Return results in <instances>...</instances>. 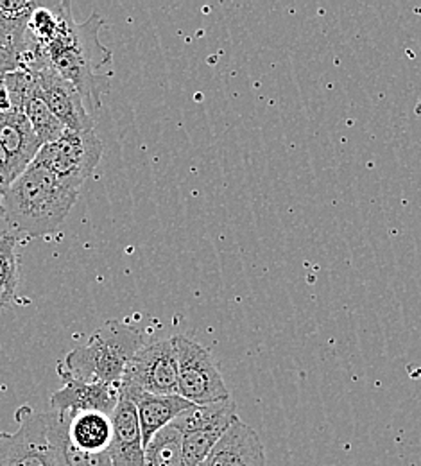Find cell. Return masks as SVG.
<instances>
[{
	"mask_svg": "<svg viewBox=\"0 0 421 466\" xmlns=\"http://www.w3.org/2000/svg\"><path fill=\"white\" fill-rule=\"evenodd\" d=\"M105 25L101 15L77 24L72 18L70 4L63 5V18L58 36L47 47H40L44 56L81 94L85 105L94 110L101 108V96L108 90L112 74L101 72L114 61V53L99 40V31Z\"/></svg>",
	"mask_w": 421,
	"mask_h": 466,
	"instance_id": "obj_1",
	"label": "cell"
},
{
	"mask_svg": "<svg viewBox=\"0 0 421 466\" xmlns=\"http://www.w3.org/2000/svg\"><path fill=\"white\" fill-rule=\"evenodd\" d=\"M79 196L47 169L31 164L4 192V221L11 235L38 238L56 232Z\"/></svg>",
	"mask_w": 421,
	"mask_h": 466,
	"instance_id": "obj_2",
	"label": "cell"
},
{
	"mask_svg": "<svg viewBox=\"0 0 421 466\" xmlns=\"http://www.w3.org/2000/svg\"><path fill=\"white\" fill-rule=\"evenodd\" d=\"M145 345V334L121 319H108L90 339L66 353L58 364L63 379L121 384L133 355Z\"/></svg>",
	"mask_w": 421,
	"mask_h": 466,
	"instance_id": "obj_3",
	"label": "cell"
},
{
	"mask_svg": "<svg viewBox=\"0 0 421 466\" xmlns=\"http://www.w3.org/2000/svg\"><path fill=\"white\" fill-rule=\"evenodd\" d=\"M178 359V395L190 404L205 406L232 399L230 390L208 349L186 336L171 338Z\"/></svg>",
	"mask_w": 421,
	"mask_h": 466,
	"instance_id": "obj_4",
	"label": "cell"
},
{
	"mask_svg": "<svg viewBox=\"0 0 421 466\" xmlns=\"http://www.w3.org/2000/svg\"><path fill=\"white\" fill-rule=\"evenodd\" d=\"M103 157V142L95 129L86 133L66 131L60 140L47 144L35 158V166L47 169L72 188L81 185L94 175Z\"/></svg>",
	"mask_w": 421,
	"mask_h": 466,
	"instance_id": "obj_5",
	"label": "cell"
},
{
	"mask_svg": "<svg viewBox=\"0 0 421 466\" xmlns=\"http://www.w3.org/2000/svg\"><path fill=\"white\" fill-rule=\"evenodd\" d=\"M25 72L33 76L36 86L51 108V112L58 116L61 124L70 133H86L94 131V118L86 110V105L81 94L63 79L55 70V66L44 56L42 49L36 47L33 58L29 59L24 66Z\"/></svg>",
	"mask_w": 421,
	"mask_h": 466,
	"instance_id": "obj_6",
	"label": "cell"
},
{
	"mask_svg": "<svg viewBox=\"0 0 421 466\" xmlns=\"http://www.w3.org/2000/svg\"><path fill=\"white\" fill-rule=\"evenodd\" d=\"M122 388L153 395H178V359L173 339L145 343L127 362Z\"/></svg>",
	"mask_w": 421,
	"mask_h": 466,
	"instance_id": "obj_7",
	"label": "cell"
},
{
	"mask_svg": "<svg viewBox=\"0 0 421 466\" xmlns=\"http://www.w3.org/2000/svg\"><path fill=\"white\" fill-rule=\"evenodd\" d=\"M18 431L0 432V466H58L44 412L22 406L15 414Z\"/></svg>",
	"mask_w": 421,
	"mask_h": 466,
	"instance_id": "obj_8",
	"label": "cell"
},
{
	"mask_svg": "<svg viewBox=\"0 0 421 466\" xmlns=\"http://www.w3.org/2000/svg\"><path fill=\"white\" fill-rule=\"evenodd\" d=\"M121 384L106 382H85L77 379H63V388L51 397L55 410L79 414V412H112L121 402Z\"/></svg>",
	"mask_w": 421,
	"mask_h": 466,
	"instance_id": "obj_9",
	"label": "cell"
},
{
	"mask_svg": "<svg viewBox=\"0 0 421 466\" xmlns=\"http://www.w3.org/2000/svg\"><path fill=\"white\" fill-rule=\"evenodd\" d=\"M110 418L114 434L108 454L114 466H145V445L135 404L122 395Z\"/></svg>",
	"mask_w": 421,
	"mask_h": 466,
	"instance_id": "obj_10",
	"label": "cell"
},
{
	"mask_svg": "<svg viewBox=\"0 0 421 466\" xmlns=\"http://www.w3.org/2000/svg\"><path fill=\"white\" fill-rule=\"evenodd\" d=\"M201 466H266V451L256 431L239 418Z\"/></svg>",
	"mask_w": 421,
	"mask_h": 466,
	"instance_id": "obj_11",
	"label": "cell"
},
{
	"mask_svg": "<svg viewBox=\"0 0 421 466\" xmlns=\"http://www.w3.org/2000/svg\"><path fill=\"white\" fill-rule=\"evenodd\" d=\"M121 391L122 395L129 399L136 408L145 447L160 431L169 427L178 418V414L195 406L185 400L180 395H153L135 388H122V386Z\"/></svg>",
	"mask_w": 421,
	"mask_h": 466,
	"instance_id": "obj_12",
	"label": "cell"
},
{
	"mask_svg": "<svg viewBox=\"0 0 421 466\" xmlns=\"http://www.w3.org/2000/svg\"><path fill=\"white\" fill-rule=\"evenodd\" d=\"M0 144L9 155L15 173L22 175L42 149L31 122L24 112H0Z\"/></svg>",
	"mask_w": 421,
	"mask_h": 466,
	"instance_id": "obj_13",
	"label": "cell"
},
{
	"mask_svg": "<svg viewBox=\"0 0 421 466\" xmlns=\"http://www.w3.org/2000/svg\"><path fill=\"white\" fill-rule=\"evenodd\" d=\"M44 416L47 427V440L51 443L58 466H114L108 452L90 454L72 443L68 436L72 414L53 409L49 412H44Z\"/></svg>",
	"mask_w": 421,
	"mask_h": 466,
	"instance_id": "obj_14",
	"label": "cell"
},
{
	"mask_svg": "<svg viewBox=\"0 0 421 466\" xmlns=\"http://www.w3.org/2000/svg\"><path fill=\"white\" fill-rule=\"evenodd\" d=\"M112 418L105 412H79L70 418L68 436L75 447L90 454L108 452L112 443Z\"/></svg>",
	"mask_w": 421,
	"mask_h": 466,
	"instance_id": "obj_15",
	"label": "cell"
},
{
	"mask_svg": "<svg viewBox=\"0 0 421 466\" xmlns=\"http://www.w3.org/2000/svg\"><path fill=\"white\" fill-rule=\"evenodd\" d=\"M237 420L239 416L236 402L232 399H226L214 404L192 406L178 414V418L171 425L176 427L181 434H188L210 427H232Z\"/></svg>",
	"mask_w": 421,
	"mask_h": 466,
	"instance_id": "obj_16",
	"label": "cell"
},
{
	"mask_svg": "<svg viewBox=\"0 0 421 466\" xmlns=\"http://www.w3.org/2000/svg\"><path fill=\"white\" fill-rule=\"evenodd\" d=\"M24 114L31 122V127H33L35 135L38 137L42 147L60 140L61 137L66 133V127L61 124L58 116L51 112V108L44 101V97L36 86V81L33 83V88L25 99Z\"/></svg>",
	"mask_w": 421,
	"mask_h": 466,
	"instance_id": "obj_17",
	"label": "cell"
},
{
	"mask_svg": "<svg viewBox=\"0 0 421 466\" xmlns=\"http://www.w3.org/2000/svg\"><path fill=\"white\" fill-rule=\"evenodd\" d=\"M18 238L11 233L0 237V309L15 305L18 291Z\"/></svg>",
	"mask_w": 421,
	"mask_h": 466,
	"instance_id": "obj_18",
	"label": "cell"
},
{
	"mask_svg": "<svg viewBox=\"0 0 421 466\" xmlns=\"http://www.w3.org/2000/svg\"><path fill=\"white\" fill-rule=\"evenodd\" d=\"M145 466H186L183 460V436L176 427H165L149 441Z\"/></svg>",
	"mask_w": 421,
	"mask_h": 466,
	"instance_id": "obj_19",
	"label": "cell"
},
{
	"mask_svg": "<svg viewBox=\"0 0 421 466\" xmlns=\"http://www.w3.org/2000/svg\"><path fill=\"white\" fill-rule=\"evenodd\" d=\"M63 5L65 2H58L55 5H40L29 18L27 35L33 44L38 47H47L58 36L63 18Z\"/></svg>",
	"mask_w": 421,
	"mask_h": 466,
	"instance_id": "obj_20",
	"label": "cell"
},
{
	"mask_svg": "<svg viewBox=\"0 0 421 466\" xmlns=\"http://www.w3.org/2000/svg\"><path fill=\"white\" fill-rule=\"evenodd\" d=\"M230 427H210L183 436V460L186 466H201L214 451L217 441L225 436Z\"/></svg>",
	"mask_w": 421,
	"mask_h": 466,
	"instance_id": "obj_21",
	"label": "cell"
},
{
	"mask_svg": "<svg viewBox=\"0 0 421 466\" xmlns=\"http://www.w3.org/2000/svg\"><path fill=\"white\" fill-rule=\"evenodd\" d=\"M20 70V55L0 46V74H9Z\"/></svg>",
	"mask_w": 421,
	"mask_h": 466,
	"instance_id": "obj_22",
	"label": "cell"
},
{
	"mask_svg": "<svg viewBox=\"0 0 421 466\" xmlns=\"http://www.w3.org/2000/svg\"><path fill=\"white\" fill-rule=\"evenodd\" d=\"M0 175L4 176L9 183H13L18 176L15 173V167H13V162L9 158V155L5 153V149L2 147L0 144Z\"/></svg>",
	"mask_w": 421,
	"mask_h": 466,
	"instance_id": "obj_23",
	"label": "cell"
},
{
	"mask_svg": "<svg viewBox=\"0 0 421 466\" xmlns=\"http://www.w3.org/2000/svg\"><path fill=\"white\" fill-rule=\"evenodd\" d=\"M11 183L4 177V176L0 175V196H4V192H5V188L9 187Z\"/></svg>",
	"mask_w": 421,
	"mask_h": 466,
	"instance_id": "obj_24",
	"label": "cell"
},
{
	"mask_svg": "<svg viewBox=\"0 0 421 466\" xmlns=\"http://www.w3.org/2000/svg\"><path fill=\"white\" fill-rule=\"evenodd\" d=\"M0 219H4V205H2V196H0Z\"/></svg>",
	"mask_w": 421,
	"mask_h": 466,
	"instance_id": "obj_25",
	"label": "cell"
},
{
	"mask_svg": "<svg viewBox=\"0 0 421 466\" xmlns=\"http://www.w3.org/2000/svg\"><path fill=\"white\" fill-rule=\"evenodd\" d=\"M416 114H418V116L421 118V101L418 103V106H416Z\"/></svg>",
	"mask_w": 421,
	"mask_h": 466,
	"instance_id": "obj_26",
	"label": "cell"
},
{
	"mask_svg": "<svg viewBox=\"0 0 421 466\" xmlns=\"http://www.w3.org/2000/svg\"><path fill=\"white\" fill-rule=\"evenodd\" d=\"M4 76H5V74H0V86L4 85Z\"/></svg>",
	"mask_w": 421,
	"mask_h": 466,
	"instance_id": "obj_27",
	"label": "cell"
}]
</instances>
